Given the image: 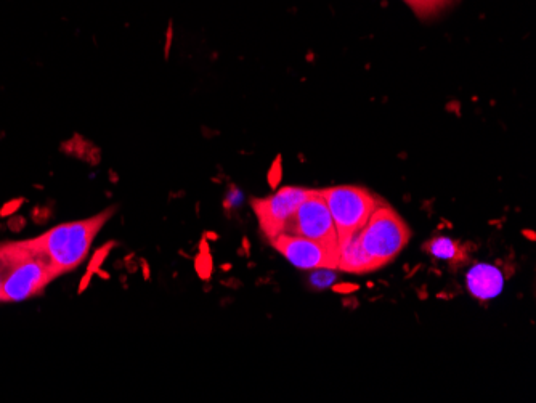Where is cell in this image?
I'll use <instances>...</instances> for the list:
<instances>
[{"label":"cell","mask_w":536,"mask_h":403,"mask_svg":"<svg viewBox=\"0 0 536 403\" xmlns=\"http://www.w3.org/2000/svg\"><path fill=\"white\" fill-rule=\"evenodd\" d=\"M116 208L78 222L57 225L42 237L34 238L37 246L47 254L58 275L71 272L86 261L90 246L94 243L97 233L102 230L106 220L113 216Z\"/></svg>","instance_id":"1"},{"label":"cell","mask_w":536,"mask_h":403,"mask_svg":"<svg viewBox=\"0 0 536 403\" xmlns=\"http://www.w3.org/2000/svg\"><path fill=\"white\" fill-rule=\"evenodd\" d=\"M411 238V230L405 220L386 204L374 209L365 227L358 232L363 251L373 259L378 269L394 261L402 253Z\"/></svg>","instance_id":"2"},{"label":"cell","mask_w":536,"mask_h":403,"mask_svg":"<svg viewBox=\"0 0 536 403\" xmlns=\"http://www.w3.org/2000/svg\"><path fill=\"white\" fill-rule=\"evenodd\" d=\"M320 195L333 217L339 248L365 227L366 220L370 219L374 209L381 204L373 193L355 185L325 188L320 190Z\"/></svg>","instance_id":"3"},{"label":"cell","mask_w":536,"mask_h":403,"mask_svg":"<svg viewBox=\"0 0 536 403\" xmlns=\"http://www.w3.org/2000/svg\"><path fill=\"white\" fill-rule=\"evenodd\" d=\"M25 249L13 265L2 288V302H20L34 298L58 277L47 254L37 246L36 240L23 241Z\"/></svg>","instance_id":"4"},{"label":"cell","mask_w":536,"mask_h":403,"mask_svg":"<svg viewBox=\"0 0 536 403\" xmlns=\"http://www.w3.org/2000/svg\"><path fill=\"white\" fill-rule=\"evenodd\" d=\"M285 233L317 241L321 246L339 254L338 232L320 190H312L302 201L293 219L289 220Z\"/></svg>","instance_id":"5"},{"label":"cell","mask_w":536,"mask_h":403,"mask_svg":"<svg viewBox=\"0 0 536 403\" xmlns=\"http://www.w3.org/2000/svg\"><path fill=\"white\" fill-rule=\"evenodd\" d=\"M310 192L312 190H307V188L285 187L278 190L275 195L252 200V208L256 212L262 232L270 240L278 237L280 233H285L289 220L293 219L297 208L310 195Z\"/></svg>","instance_id":"6"},{"label":"cell","mask_w":536,"mask_h":403,"mask_svg":"<svg viewBox=\"0 0 536 403\" xmlns=\"http://www.w3.org/2000/svg\"><path fill=\"white\" fill-rule=\"evenodd\" d=\"M272 245L297 269L338 270L339 254L321 246L317 241L297 237L291 233H280L278 237L273 238Z\"/></svg>","instance_id":"7"},{"label":"cell","mask_w":536,"mask_h":403,"mask_svg":"<svg viewBox=\"0 0 536 403\" xmlns=\"http://www.w3.org/2000/svg\"><path fill=\"white\" fill-rule=\"evenodd\" d=\"M466 285L474 298L490 301L503 293L504 273L496 265L480 262L467 272Z\"/></svg>","instance_id":"8"},{"label":"cell","mask_w":536,"mask_h":403,"mask_svg":"<svg viewBox=\"0 0 536 403\" xmlns=\"http://www.w3.org/2000/svg\"><path fill=\"white\" fill-rule=\"evenodd\" d=\"M338 270L350 273H370L379 270L373 259L363 251L358 241V233L339 248Z\"/></svg>","instance_id":"9"},{"label":"cell","mask_w":536,"mask_h":403,"mask_svg":"<svg viewBox=\"0 0 536 403\" xmlns=\"http://www.w3.org/2000/svg\"><path fill=\"white\" fill-rule=\"evenodd\" d=\"M423 249L429 256L440 259V261H466V253H464L463 246L456 243L455 240H451V238L443 237V235L431 238L427 243H424Z\"/></svg>","instance_id":"10"},{"label":"cell","mask_w":536,"mask_h":403,"mask_svg":"<svg viewBox=\"0 0 536 403\" xmlns=\"http://www.w3.org/2000/svg\"><path fill=\"white\" fill-rule=\"evenodd\" d=\"M25 249V243H5L0 245V302H2V288H4L5 278L9 277L13 265L17 264L21 254Z\"/></svg>","instance_id":"11"},{"label":"cell","mask_w":536,"mask_h":403,"mask_svg":"<svg viewBox=\"0 0 536 403\" xmlns=\"http://www.w3.org/2000/svg\"><path fill=\"white\" fill-rule=\"evenodd\" d=\"M334 280H336L334 269H315V272L312 273V277H310L312 285L317 286V288H326V286L331 285Z\"/></svg>","instance_id":"12"},{"label":"cell","mask_w":536,"mask_h":403,"mask_svg":"<svg viewBox=\"0 0 536 403\" xmlns=\"http://www.w3.org/2000/svg\"><path fill=\"white\" fill-rule=\"evenodd\" d=\"M416 12L429 13L439 9L445 0H407Z\"/></svg>","instance_id":"13"}]
</instances>
